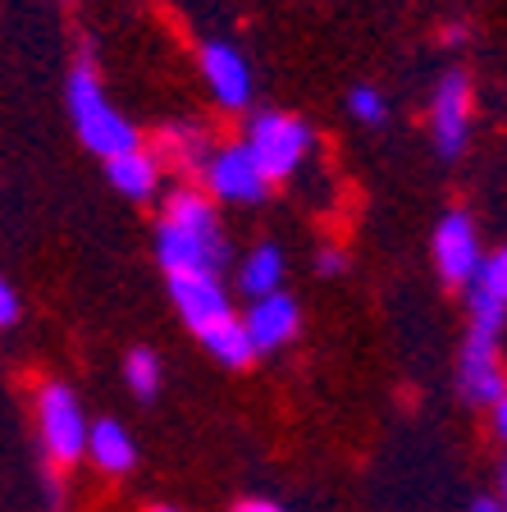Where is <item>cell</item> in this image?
<instances>
[{
	"instance_id": "8992f818",
	"label": "cell",
	"mask_w": 507,
	"mask_h": 512,
	"mask_svg": "<svg viewBox=\"0 0 507 512\" xmlns=\"http://www.w3.org/2000/svg\"><path fill=\"white\" fill-rule=\"evenodd\" d=\"M480 261H485V252H480L476 224L466 220L462 211L444 215L439 229H434V266H439V275H444L448 284H466V279L476 275Z\"/></svg>"
},
{
	"instance_id": "4fadbf2b",
	"label": "cell",
	"mask_w": 507,
	"mask_h": 512,
	"mask_svg": "<svg viewBox=\"0 0 507 512\" xmlns=\"http://www.w3.org/2000/svg\"><path fill=\"white\" fill-rule=\"evenodd\" d=\"M106 174L110 183H115L124 197H133V202H142V197H151L160 183V160L151 156V151L133 147V151H119V156L106 160Z\"/></svg>"
},
{
	"instance_id": "d4e9b609",
	"label": "cell",
	"mask_w": 507,
	"mask_h": 512,
	"mask_svg": "<svg viewBox=\"0 0 507 512\" xmlns=\"http://www.w3.org/2000/svg\"><path fill=\"white\" fill-rule=\"evenodd\" d=\"M151 512H179V508H151Z\"/></svg>"
},
{
	"instance_id": "9a60e30c",
	"label": "cell",
	"mask_w": 507,
	"mask_h": 512,
	"mask_svg": "<svg viewBox=\"0 0 507 512\" xmlns=\"http://www.w3.org/2000/svg\"><path fill=\"white\" fill-rule=\"evenodd\" d=\"M201 343H206V352H211L220 366H247L256 357V348L238 316H224L220 325H211V330L201 334Z\"/></svg>"
},
{
	"instance_id": "7402d4cb",
	"label": "cell",
	"mask_w": 507,
	"mask_h": 512,
	"mask_svg": "<svg viewBox=\"0 0 507 512\" xmlns=\"http://www.w3.org/2000/svg\"><path fill=\"white\" fill-rule=\"evenodd\" d=\"M238 512H284L279 503H265V499H247V503H238Z\"/></svg>"
},
{
	"instance_id": "ba28073f",
	"label": "cell",
	"mask_w": 507,
	"mask_h": 512,
	"mask_svg": "<svg viewBox=\"0 0 507 512\" xmlns=\"http://www.w3.org/2000/svg\"><path fill=\"white\" fill-rule=\"evenodd\" d=\"M462 394L471 403H503V371H498V334L471 330L462 348Z\"/></svg>"
},
{
	"instance_id": "cb8c5ba5",
	"label": "cell",
	"mask_w": 507,
	"mask_h": 512,
	"mask_svg": "<svg viewBox=\"0 0 507 512\" xmlns=\"http://www.w3.org/2000/svg\"><path fill=\"white\" fill-rule=\"evenodd\" d=\"M494 430H498V435L507 430V403H494Z\"/></svg>"
},
{
	"instance_id": "5b68a950",
	"label": "cell",
	"mask_w": 507,
	"mask_h": 512,
	"mask_svg": "<svg viewBox=\"0 0 507 512\" xmlns=\"http://www.w3.org/2000/svg\"><path fill=\"white\" fill-rule=\"evenodd\" d=\"M206 183H211L215 197L224 202H265L270 192V179L261 174V165L252 160L247 147H220L211 160H206Z\"/></svg>"
},
{
	"instance_id": "ffe728a7",
	"label": "cell",
	"mask_w": 507,
	"mask_h": 512,
	"mask_svg": "<svg viewBox=\"0 0 507 512\" xmlns=\"http://www.w3.org/2000/svg\"><path fill=\"white\" fill-rule=\"evenodd\" d=\"M14 320H19V298H14V288L0 279V330H10Z\"/></svg>"
},
{
	"instance_id": "d6986e66",
	"label": "cell",
	"mask_w": 507,
	"mask_h": 512,
	"mask_svg": "<svg viewBox=\"0 0 507 512\" xmlns=\"http://www.w3.org/2000/svg\"><path fill=\"white\" fill-rule=\"evenodd\" d=\"M348 106H352V115H357L361 124H380L384 119V96L375 92V87H352Z\"/></svg>"
},
{
	"instance_id": "44dd1931",
	"label": "cell",
	"mask_w": 507,
	"mask_h": 512,
	"mask_svg": "<svg viewBox=\"0 0 507 512\" xmlns=\"http://www.w3.org/2000/svg\"><path fill=\"white\" fill-rule=\"evenodd\" d=\"M316 266H320V275H338V270H343V256H338L334 247H325V252H320V261H316Z\"/></svg>"
},
{
	"instance_id": "52a82bcc",
	"label": "cell",
	"mask_w": 507,
	"mask_h": 512,
	"mask_svg": "<svg viewBox=\"0 0 507 512\" xmlns=\"http://www.w3.org/2000/svg\"><path fill=\"white\" fill-rule=\"evenodd\" d=\"M169 293H174L179 316L188 320L197 334H206L211 325H220L224 316H233L220 275H206V270H197V275H169Z\"/></svg>"
},
{
	"instance_id": "8fae6325",
	"label": "cell",
	"mask_w": 507,
	"mask_h": 512,
	"mask_svg": "<svg viewBox=\"0 0 507 512\" xmlns=\"http://www.w3.org/2000/svg\"><path fill=\"white\" fill-rule=\"evenodd\" d=\"M201 74H206V83H211L220 106L243 110L247 101H252V69H247V60L233 51V46H224V42L206 46V51H201Z\"/></svg>"
},
{
	"instance_id": "2e32d148",
	"label": "cell",
	"mask_w": 507,
	"mask_h": 512,
	"mask_svg": "<svg viewBox=\"0 0 507 512\" xmlns=\"http://www.w3.org/2000/svg\"><path fill=\"white\" fill-rule=\"evenodd\" d=\"M279 279H284V256H279V247H256L243 261V270H238V288L252 293V298L279 293Z\"/></svg>"
},
{
	"instance_id": "7c38bea8",
	"label": "cell",
	"mask_w": 507,
	"mask_h": 512,
	"mask_svg": "<svg viewBox=\"0 0 507 512\" xmlns=\"http://www.w3.org/2000/svg\"><path fill=\"white\" fill-rule=\"evenodd\" d=\"M466 284H471V320H476V330L498 334L507 316V256L503 252L485 256Z\"/></svg>"
},
{
	"instance_id": "6da1fadb",
	"label": "cell",
	"mask_w": 507,
	"mask_h": 512,
	"mask_svg": "<svg viewBox=\"0 0 507 512\" xmlns=\"http://www.w3.org/2000/svg\"><path fill=\"white\" fill-rule=\"evenodd\" d=\"M156 256L165 275H220V266L229 261V243L220 238L215 224V206L192 188L169 192L165 202V220L156 234Z\"/></svg>"
},
{
	"instance_id": "9c48e42d",
	"label": "cell",
	"mask_w": 507,
	"mask_h": 512,
	"mask_svg": "<svg viewBox=\"0 0 507 512\" xmlns=\"http://www.w3.org/2000/svg\"><path fill=\"white\" fill-rule=\"evenodd\" d=\"M434 142L444 156H457L466 147V128H471V83L466 74H448L434 92Z\"/></svg>"
},
{
	"instance_id": "7a4b0ae2",
	"label": "cell",
	"mask_w": 507,
	"mask_h": 512,
	"mask_svg": "<svg viewBox=\"0 0 507 512\" xmlns=\"http://www.w3.org/2000/svg\"><path fill=\"white\" fill-rule=\"evenodd\" d=\"M69 115H74V128H78V138H83V147H92L96 156L110 160V156H119V151L138 147V133L110 106V96H106V87H101V78H96L92 60H78V69L69 74Z\"/></svg>"
},
{
	"instance_id": "3957f363",
	"label": "cell",
	"mask_w": 507,
	"mask_h": 512,
	"mask_svg": "<svg viewBox=\"0 0 507 512\" xmlns=\"http://www.w3.org/2000/svg\"><path fill=\"white\" fill-rule=\"evenodd\" d=\"M252 151V160L261 165L265 179H288V174L302 165V156L311 151V128L293 115H279V110H261L252 119V133L243 142Z\"/></svg>"
},
{
	"instance_id": "e0dca14e",
	"label": "cell",
	"mask_w": 507,
	"mask_h": 512,
	"mask_svg": "<svg viewBox=\"0 0 507 512\" xmlns=\"http://www.w3.org/2000/svg\"><path fill=\"white\" fill-rule=\"evenodd\" d=\"M165 156L179 165V170H201L206 165V138H201V128H192V124H174V128H165Z\"/></svg>"
},
{
	"instance_id": "5bb4252c",
	"label": "cell",
	"mask_w": 507,
	"mask_h": 512,
	"mask_svg": "<svg viewBox=\"0 0 507 512\" xmlns=\"http://www.w3.org/2000/svg\"><path fill=\"white\" fill-rule=\"evenodd\" d=\"M87 453H92V462L101 471H110V476H124L128 467H133V439H128V430L119 426V421H96V426H87Z\"/></svg>"
},
{
	"instance_id": "ac0fdd59",
	"label": "cell",
	"mask_w": 507,
	"mask_h": 512,
	"mask_svg": "<svg viewBox=\"0 0 507 512\" xmlns=\"http://www.w3.org/2000/svg\"><path fill=\"white\" fill-rule=\"evenodd\" d=\"M124 375H128V389H133L138 398H156V389H160V362H156V352L133 348V352H128Z\"/></svg>"
},
{
	"instance_id": "603a6c76",
	"label": "cell",
	"mask_w": 507,
	"mask_h": 512,
	"mask_svg": "<svg viewBox=\"0 0 507 512\" xmlns=\"http://www.w3.org/2000/svg\"><path fill=\"white\" fill-rule=\"evenodd\" d=\"M471 512H503V499H494V494H489V499H476Z\"/></svg>"
},
{
	"instance_id": "277c9868",
	"label": "cell",
	"mask_w": 507,
	"mask_h": 512,
	"mask_svg": "<svg viewBox=\"0 0 507 512\" xmlns=\"http://www.w3.org/2000/svg\"><path fill=\"white\" fill-rule=\"evenodd\" d=\"M37 421H42L46 453H51L55 462H78L83 458L87 416H83V403L74 398V389H64V384H46L42 403H37Z\"/></svg>"
},
{
	"instance_id": "30bf717a",
	"label": "cell",
	"mask_w": 507,
	"mask_h": 512,
	"mask_svg": "<svg viewBox=\"0 0 507 512\" xmlns=\"http://www.w3.org/2000/svg\"><path fill=\"white\" fill-rule=\"evenodd\" d=\"M297 325H302V311H297V302L288 298V293H265V298H256L252 311H247V320H243V330H247V339H252L256 352L284 348V343L297 334Z\"/></svg>"
}]
</instances>
